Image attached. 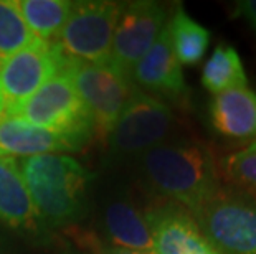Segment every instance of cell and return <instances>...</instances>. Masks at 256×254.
Returning <instances> with one entry per match:
<instances>
[{"instance_id":"13","label":"cell","mask_w":256,"mask_h":254,"mask_svg":"<svg viewBox=\"0 0 256 254\" xmlns=\"http://www.w3.org/2000/svg\"><path fill=\"white\" fill-rule=\"evenodd\" d=\"M212 122L232 139L256 137V93L250 88H233L214 94Z\"/></svg>"},{"instance_id":"15","label":"cell","mask_w":256,"mask_h":254,"mask_svg":"<svg viewBox=\"0 0 256 254\" xmlns=\"http://www.w3.org/2000/svg\"><path fill=\"white\" fill-rule=\"evenodd\" d=\"M106 235L121 250L134 253H154L150 228L147 220L126 202H112L104 210Z\"/></svg>"},{"instance_id":"12","label":"cell","mask_w":256,"mask_h":254,"mask_svg":"<svg viewBox=\"0 0 256 254\" xmlns=\"http://www.w3.org/2000/svg\"><path fill=\"white\" fill-rule=\"evenodd\" d=\"M81 145L83 144L80 140L32 126L24 119H0V157H35L64 152V150H76Z\"/></svg>"},{"instance_id":"5","label":"cell","mask_w":256,"mask_h":254,"mask_svg":"<svg viewBox=\"0 0 256 254\" xmlns=\"http://www.w3.org/2000/svg\"><path fill=\"white\" fill-rule=\"evenodd\" d=\"M64 71L72 76L74 88L90 112L94 136L108 139L138 86L110 63H66Z\"/></svg>"},{"instance_id":"4","label":"cell","mask_w":256,"mask_h":254,"mask_svg":"<svg viewBox=\"0 0 256 254\" xmlns=\"http://www.w3.org/2000/svg\"><path fill=\"white\" fill-rule=\"evenodd\" d=\"M124 5L104 0L74 2L55 46L66 63L108 64Z\"/></svg>"},{"instance_id":"7","label":"cell","mask_w":256,"mask_h":254,"mask_svg":"<svg viewBox=\"0 0 256 254\" xmlns=\"http://www.w3.org/2000/svg\"><path fill=\"white\" fill-rule=\"evenodd\" d=\"M170 127V107L136 88L108 139L116 154L139 155L160 145Z\"/></svg>"},{"instance_id":"1","label":"cell","mask_w":256,"mask_h":254,"mask_svg":"<svg viewBox=\"0 0 256 254\" xmlns=\"http://www.w3.org/2000/svg\"><path fill=\"white\" fill-rule=\"evenodd\" d=\"M144 175L160 195L182 203L194 215L218 197L208 152L194 144H160L140 157Z\"/></svg>"},{"instance_id":"10","label":"cell","mask_w":256,"mask_h":254,"mask_svg":"<svg viewBox=\"0 0 256 254\" xmlns=\"http://www.w3.org/2000/svg\"><path fill=\"white\" fill-rule=\"evenodd\" d=\"M156 254H223L182 210L164 207L147 215Z\"/></svg>"},{"instance_id":"2","label":"cell","mask_w":256,"mask_h":254,"mask_svg":"<svg viewBox=\"0 0 256 254\" xmlns=\"http://www.w3.org/2000/svg\"><path fill=\"white\" fill-rule=\"evenodd\" d=\"M22 175L40 218L63 225L84 207L91 172L68 155L45 154L26 157Z\"/></svg>"},{"instance_id":"21","label":"cell","mask_w":256,"mask_h":254,"mask_svg":"<svg viewBox=\"0 0 256 254\" xmlns=\"http://www.w3.org/2000/svg\"><path fill=\"white\" fill-rule=\"evenodd\" d=\"M235 17L243 18L256 31V0H242L235 5Z\"/></svg>"},{"instance_id":"6","label":"cell","mask_w":256,"mask_h":254,"mask_svg":"<svg viewBox=\"0 0 256 254\" xmlns=\"http://www.w3.org/2000/svg\"><path fill=\"white\" fill-rule=\"evenodd\" d=\"M64 69L55 43L36 40L0 66V119L8 117L24 101Z\"/></svg>"},{"instance_id":"19","label":"cell","mask_w":256,"mask_h":254,"mask_svg":"<svg viewBox=\"0 0 256 254\" xmlns=\"http://www.w3.org/2000/svg\"><path fill=\"white\" fill-rule=\"evenodd\" d=\"M36 38L17 8V2L0 0V66Z\"/></svg>"},{"instance_id":"3","label":"cell","mask_w":256,"mask_h":254,"mask_svg":"<svg viewBox=\"0 0 256 254\" xmlns=\"http://www.w3.org/2000/svg\"><path fill=\"white\" fill-rule=\"evenodd\" d=\"M8 117L24 119L32 126L76 139L81 144L94 136L90 112L64 69L46 81Z\"/></svg>"},{"instance_id":"11","label":"cell","mask_w":256,"mask_h":254,"mask_svg":"<svg viewBox=\"0 0 256 254\" xmlns=\"http://www.w3.org/2000/svg\"><path fill=\"white\" fill-rule=\"evenodd\" d=\"M130 78L142 88L168 96V98L184 96L187 88H185L182 64L178 63L174 53L167 23L157 36L154 45L150 46V50L136 64Z\"/></svg>"},{"instance_id":"18","label":"cell","mask_w":256,"mask_h":254,"mask_svg":"<svg viewBox=\"0 0 256 254\" xmlns=\"http://www.w3.org/2000/svg\"><path fill=\"white\" fill-rule=\"evenodd\" d=\"M202 84L212 94L233 88H246L248 78L235 48L228 45L215 48L202 71Z\"/></svg>"},{"instance_id":"17","label":"cell","mask_w":256,"mask_h":254,"mask_svg":"<svg viewBox=\"0 0 256 254\" xmlns=\"http://www.w3.org/2000/svg\"><path fill=\"white\" fill-rule=\"evenodd\" d=\"M168 33L174 53L180 64H197L210 43V31L197 23L182 7L168 20Z\"/></svg>"},{"instance_id":"22","label":"cell","mask_w":256,"mask_h":254,"mask_svg":"<svg viewBox=\"0 0 256 254\" xmlns=\"http://www.w3.org/2000/svg\"><path fill=\"white\" fill-rule=\"evenodd\" d=\"M94 254H146V253H134V251L121 250V248H100L98 251H94Z\"/></svg>"},{"instance_id":"8","label":"cell","mask_w":256,"mask_h":254,"mask_svg":"<svg viewBox=\"0 0 256 254\" xmlns=\"http://www.w3.org/2000/svg\"><path fill=\"white\" fill-rule=\"evenodd\" d=\"M166 8L157 2L144 0L122 7L114 30L111 66L130 78L136 64L150 50L166 26Z\"/></svg>"},{"instance_id":"14","label":"cell","mask_w":256,"mask_h":254,"mask_svg":"<svg viewBox=\"0 0 256 254\" xmlns=\"http://www.w3.org/2000/svg\"><path fill=\"white\" fill-rule=\"evenodd\" d=\"M38 218L20 165L12 157H0V221L12 228L36 230Z\"/></svg>"},{"instance_id":"9","label":"cell","mask_w":256,"mask_h":254,"mask_svg":"<svg viewBox=\"0 0 256 254\" xmlns=\"http://www.w3.org/2000/svg\"><path fill=\"white\" fill-rule=\"evenodd\" d=\"M197 216L200 230L218 251L256 254V207L253 205L218 195Z\"/></svg>"},{"instance_id":"20","label":"cell","mask_w":256,"mask_h":254,"mask_svg":"<svg viewBox=\"0 0 256 254\" xmlns=\"http://www.w3.org/2000/svg\"><path fill=\"white\" fill-rule=\"evenodd\" d=\"M226 170L235 182L256 188V140L228 157Z\"/></svg>"},{"instance_id":"16","label":"cell","mask_w":256,"mask_h":254,"mask_svg":"<svg viewBox=\"0 0 256 254\" xmlns=\"http://www.w3.org/2000/svg\"><path fill=\"white\" fill-rule=\"evenodd\" d=\"M73 2L68 0H18L17 8L36 40L55 43L68 20Z\"/></svg>"}]
</instances>
